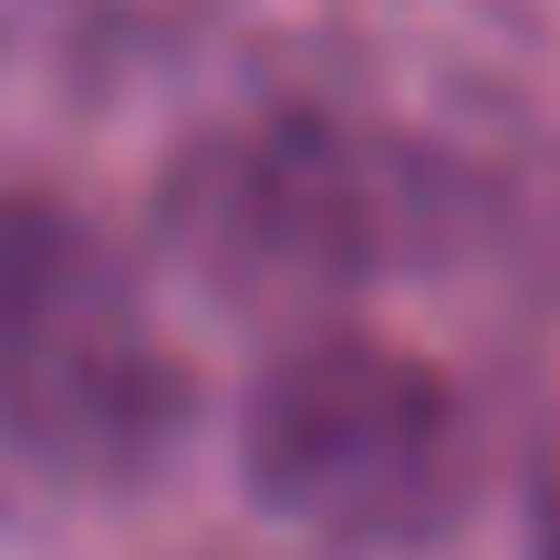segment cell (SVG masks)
Masks as SVG:
<instances>
[{
	"instance_id": "277c9868",
	"label": "cell",
	"mask_w": 560,
	"mask_h": 560,
	"mask_svg": "<svg viewBox=\"0 0 560 560\" xmlns=\"http://www.w3.org/2000/svg\"><path fill=\"white\" fill-rule=\"evenodd\" d=\"M529 560H560V436H540L529 467Z\"/></svg>"
},
{
	"instance_id": "7a4b0ae2",
	"label": "cell",
	"mask_w": 560,
	"mask_h": 560,
	"mask_svg": "<svg viewBox=\"0 0 560 560\" xmlns=\"http://www.w3.org/2000/svg\"><path fill=\"white\" fill-rule=\"evenodd\" d=\"M240 478L332 550H425L478 488V436L436 363L374 332H301L240 395Z\"/></svg>"
},
{
	"instance_id": "6da1fadb",
	"label": "cell",
	"mask_w": 560,
	"mask_h": 560,
	"mask_svg": "<svg viewBox=\"0 0 560 560\" xmlns=\"http://www.w3.org/2000/svg\"><path fill=\"white\" fill-rule=\"evenodd\" d=\"M198 425L136 260L62 198H0V436L62 488H136Z\"/></svg>"
},
{
	"instance_id": "3957f363",
	"label": "cell",
	"mask_w": 560,
	"mask_h": 560,
	"mask_svg": "<svg viewBox=\"0 0 560 560\" xmlns=\"http://www.w3.org/2000/svg\"><path fill=\"white\" fill-rule=\"evenodd\" d=\"M156 240L240 312H322L384 260V166L322 115L208 125L156 187Z\"/></svg>"
}]
</instances>
